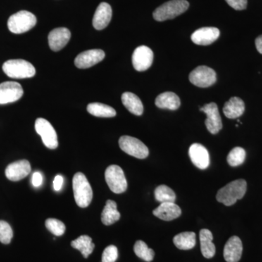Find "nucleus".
Masks as SVG:
<instances>
[{"label": "nucleus", "instance_id": "f257e3e1", "mask_svg": "<svg viewBox=\"0 0 262 262\" xmlns=\"http://www.w3.org/2000/svg\"><path fill=\"white\" fill-rule=\"evenodd\" d=\"M247 190V183L244 179H237L220 189L216 194L217 201L226 206H231L244 198Z\"/></svg>", "mask_w": 262, "mask_h": 262}, {"label": "nucleus", "instance_id": "f03ea898", "mask_svg": "<svg viewBox=\"0 0 262 262\" xmlns=\"http://www.w3.org/2000/svg\"><path fill=\"white\" fill-rule=\"evenodd\" d=\"M74 196L77 206L80 208H87L91 204L93 199V190L91 184L82 173H77L74 176Z\"/></svg>", "mask_w": 262, "mask_h": 262}, {"label": "nucleus", "instance_id": "7ed1b4c3", "mask_svg": "<svg viewBox=\"0 0 262 262\" xmlns=\"http://www.w3.org/2000/svg\"><path fill=\"white\" fill-rule=\"evenodd\" d=\"M189 6L187 0H170L158 7L153 13V17L158 21L170 20L187 11Z\"/></svg>", "mask_w": 262, "mask_h": 262}, {"label": "nucleus", "instance_id": "20e7f679", "mask_svg": "<svg viewBox=\"0 0 262 262\" xmlns=\"http://www.w3.org/2000/svg\"><path fill=\"white\" fill-rule=\"evenodd\" d=\"M3 72L10 78L24 79L34 77L36 70L29 61L23 59H12L5 62Z\"/></svg>", "mask_w": 262, "mask_h": 262}, {"label": "nucleus", "instance_id": "39448f33", "mask_svg": "<svg viewBox=\"0 0 262 262\" xmlns=\"http://www.w3.org/2000/svg\"><path fill=\"white\" fill-rule=\"evenodd\" d=\"M37 24L35 15L27 10H21L12 15L8 19V27L13 34H23L28 32Z\"/></svg>", "mask_w": 262, "mask_h": 262}, {"label": "nucleus", "instance_id": "423d86ee", "mask_svg": "<svg viewBox=\"0 0 262 262\" xmlns=\"http://www.w3.org/2000/svg\"><path fill=\"white\" fill-rule=\"evenodd\" d=\"M105 179L108 187L114 193L121 194L126 191V178L123 170L118 165H112L108 166L105 171Z\"/></svg>", "mask_w": 262, "mask_h": 262}, {"label": "nucleus", "instance_id": "0eeeda50", "mask_svg": "<svg viewBox=\"0 0 262 262\" xmlns=\"http://www.w3.org/2000/svg\"><path fill=\"white\" fill-rule=\"evenodd\" d=\"M119 145L122 151L138 159H145L149 155L147 146L142 141L131 136L120 137Z\"/></svg>", "mask_w": 262, "mask_h": 262}, {"label": "nucleus", "instance_id": "6e6552de", "mask_svg": "<svg viewBox=\"0 0 262 262\" xmlns=\"http://www.w3.org/2000/svg\"><path fill=\"white\" fill-rule=\"evenodd\" d=\"M35 130L42 138L46 147L55 149L58 147V136L51 123L44 118H38L35 122Z\"/></svg>", "mask_w": 262, "mask_h": 262}, {"label": "nucleus", "instance_id": "1a4fd4ad", "mask_svg": "<svg viewBox=\"0 0 262 262\" xmlns=\"http://www.w3.org/2000/svg\"><path fill=\"white\" fill-rule=\"evenodd\" d=\"M189 81L200 88H208L216 81L215 71L206 66H200L189 74Z\"/></svg>", "mask_w": 262, "mask_h": 262}, {"label": "nucleus", "instance_id": "9d476101", "mask_svg": "<svg viewBox=\"0 0 262 262\" xmlns=\"http://www.w3.org/2000/svg\"><path fill=\"white\" fill-rule=\"evenodd\" d=\"M200 110L207 115L205 124L208 130L212 134H218L222 130V122L216 103H208L202 106Z\"/></svg>", "mask_w": 262, "mask_h": 262}, {"label": "nucleus", "instance_id": "9b49d317", "mask_svg": "<svg viewBox=\"0 0 262 262\" xmlns=\"http://www.w3.org/2000/svg\"><path fill=\"white\" fill-rule=\"evenodd\" d=\"M23 95L24 90L18 82L8 81L0 84V104L15 102Z\"/></svg>", "mask_w": 262, "mask_h": 262}, {"label": "nucleus", "instance_id": "f8f14e48", "mask_svg": "<svg viewBox=\"0 0 262 262\" xmlns=\"http://www.w3.org/2000/svg\"><path fill=\"white\" fill-rule=\"evenodd\" d=\"M154 54L147 46H141L136 48L133 53V66L136 71L144 72L152 64Z\"/></svg>", "mask_w": 262, "mask_h": 262}, {"label": "nucleus", "instance_id": "ddd939ff", "mask_svg": "<svg viewBox=\"0 0 262 262\" xmlns=\"http://www.w3.org/2000/svg\"><path fill=\"white\" fill-rule=\"evenodd\" d=\"M105 53L102 50H89L77 56L75 60V66L79 69L90 68L103 61Z\"/></svg>", "mask_w": 262, "mask_h": 262}, {"label": "nucleus", "instance_id": "4468645a", "mask_svg": "<svg viewBox=\"0 0 262 262\" xmlns=\"http://www.w3.org/2000/svg\"><path fill=\"white\" fill-rule=\"evenodd\" d=\"M31 165L28 160H22L10 164L5 170L7 178L13 182H18L30 173Z\"/></svg>", "mask_w": 262, "mask_h": 262}, {"label": "nucleus", "instance_id": "2eb2a0df", "mask_svg": "<svg viewBox=\"0 0 262 262\" xmlns=\"http://www.w3.org/2000/svg\"><path fill=\"white\" fill-rule=\"evenodd\" d=\"M71 38V32L64 27L56 28L52 30L48 35V43L52 51H61L67 46Z\"/></svg>", "mask_w": 262, "mask_h": 262}, {"label": "nucleus", "instance_id": "dca6fc26", "mask_svg": "<svg viewBox=\"0 0 262 262\" xmlns=\"http://www.w3.org/2000/svg\"><path fill=\"white\" fill-rule=\"evenodd\" d=\"M189 155L192 163L196 168L204 170L209 166V153L202 144H193L191 145L189 149Z\"/></svg>", "mask_w": 262, "mask_h": 262}, {"label": "nucleus", "instance_id": "f3484780", "mask_svg": "<svg viewBox=\"0 0 262 262\" xmlns=\"http://www.w3.org/2000/svg\"><path fill=\"white\" fill-rule=\"evenodd\" d=\"M220 32L215 27H203L192 34V42L198 46H209L220 37Z\"/></svg>", "mask_w": 262, "mask_h": 262}, {"label": "nucleus", "instance_id": "a211bd4d", "mask_svg": "<svg viewBox=\"0 0 262 262\" xmlns=\"http://www.w3.org/2000/svg\"><path fill=\"white\" fill-rule=\"evenodd\" d=\"M113 10L111 6L106 3H101L98 5L93 18V25L97 30L106 28L111 21Z\"/></svg>", "mask_w": 262, "mask_h": 262}, {"label": "nucleus", "instance_id": "6ab92c4d", "mask_svg": "<svg viewBox=\"0 0 262 262\" xmlns=\"http://www.w3.org/2000/svg\"><path fill=\"white\" fill-rule=\"evenodd\" d=\"M243 244L237 236L230 237L224 248V257L227 262H238L242 256Z\"/></svg>", "mask_w": 262, "mask_h": 262}, {"label": "nucleus", "instance_id": "aec40b11", "mask_svg": "<svg viewBox=\"0 0 262 262\" xmlns=\"http://www.w3.org/2000/svg\"><path fill=\"white\" fill-rule=\"evenodd\" d=\"M153 214L162 220L172 221L180 216L182 210L175 203H163L153 211Z\"/></svg>", "mask_w": 262, "mask_h": 262}, {"label": "nucleus", "instance_id": "412c9836", "mask_svg": "<svg viewBox=\"0 0 262 262\" xmlns=\"http://www.w3.org/2000/svg\"><path fill=\"white\" fill-rule=\"evenodd\" d=\"M245 112V103L241 98L232 97L225 103L223 113L229 119H236L241 117Z\"/></svg>", "mask_w": 262, "mask_h": 262}, {"label": "nucleus", "instance_id": "4be33fe9", "mask_svg": "<svg viewBox=\"0 0 262 262\" xmlns=\"http://www.w3.org/2000/svg\"><path fill=\"white\" fill-rule=\"evenodd\" d=\"M155 105L160 108L177 110L181 105L180 98L173 92L163 93L157 97Z\"/></svg>", "mask_w": 262, "mask_h": 262}, {"label": "nucleus", "instance_id": "5701e85b", "mask_svg": "<svg viewBox=\"0 0 262 262\" xmlns=\"http://www.w3.org/2000/svg\"><path fill=\"white\" fill-rule=\"evenodd\" d=\"M200 241L203 256L206 258L213 257L215 253V246L213 244V234L211 231L206 229H201L200 232Z\"/></svg>", "mask_w": 262, "mask_h": 262}, {"label": "nucleus", "instance_id": "b1692460", "mask_svg": "<svg viewBox=\"0 0 262 262\" xmlns=\"http://www.w3.org/2000/svg\"><path fill=\"white\" fill-rule=\"evenodd\" d=\"M122 102L130 113L140 116L144 113V106L140 98L130 92H125L122 95Z\"/></svg>", "mask_w": 262, "mask_h": 262}, {"label": "nucleus", "instance_id": "393cba45", "mask_svg": "<svg viewBox=\"0 0 262 262\" xmlns=\"http://www.w3.org/2000/svg\"><path fill=\"white\" fill-rule=\"evenodd\" d=\"M120 219V212L117 211V203L108 200L101 213V222L104 225H113Z\"/></svg>", "mask_w": 262, "mask_h": 262}, {"label": "nucleus", "instance_id": "a878e982", "mask_svg": "<svg viewBox=\"0 0 262 262\" xmlns=\"http://www.w3.org/2000/svg\"><path fill=\"white\" fill-rule=\"evenodd\" d=\"M173 244L180 250H190L195 246L196 234L192 232H182L173 237Z\"/></svg>", "mask_w": 262, "mask_h": 262}, {"label": "nucleus", "instance_id": "bb28decb", "mask_svg": "<svg viewBox=\"0 0 262 262\" xmlns=\"http://www.w3.org/2000/svg\"><path fill=\"white\" fill-rule=\"evenodd\" d=\"M71 246L79 250L84 258H87L94 251L95 245L92 239L88 235H82L71 243Z\"/></svg>", "mask_w": 262, "mask_h": 262}, {"label": "nucleus", "instance_id": "cd10ccee", "mask_svg": "<svg viewBox=\"0 0 262 262\" xmlns=\"http://www.w3.org/2000/svg\"><path fill=\"white\" fill-rule=\"evenodd\" d=\"M87 110L91 115L95 117H114L117 115L115 108L101 103H89Z\"/></svg>", "mask_w": 262, "mask_h": 262}, {"label": "nucleus", "instance_id": "c85d7f7f", "mask_svg": "<svg viewBox=\"0 0 262 262\" xmlns=\"http://www.w3.org/2000/svg\"><path fill=\"white\" fill-rule=\"evenodd\" d=\"M155 199L160 203H175L177 196L173 189L166 185H160L155 191Z\"/></svg>", "mask_w": 262, "mask_h": 262}, {"label": "nucleus", "instance_id": "c756f323", "mask_svg": "<svg viewBox=\"0 0 262 262\" xmlns=\"http://www.w3.org/2000/svg\"><path fill=\"white\" fill-rule=\"evenodd\" d=\"M134 250L136 256L144 261L150 262L154 258L155 251L151 248H148L147 245L144 241H136Z\"/></svg>", "mask_w": 262, "mask_h": 262}, {"label": "nucleus", "instance_id": "7c9ffc66", "mask_svg": "<svg viewBox=\"0 0 262 262\" xmlns=\"http://www.w3.org/2000/svg\"><path fill=\"white\" fill-rule=\"evenodd\" d=\"M246 152L244 148L234 147L231 150L227 156V160L229 165L232 167H237L242 165L246 160Z\"/></svg>", "mask_w": 262, "mask_h": 262}, {"label": "nucleus", "instance_id": "2f4dec72", "mask_svg": "<svg viewBox=\"0 0 262 262\" xmlns=\"http://www.w3.org/2000/svg\"><path fill=\"white\" fill-rule=\"evenodd\" d=\"M46 228L56 236H61L64 234L66 227L61 221L56 219H48L46 221Z\"/></svg>", "mask_w": 262, "mask_h": 262}, {"label": "nucleus", "instance_id": "473e14b6", "mask_svg": "<svg viewBox=\"0 0 262 262\" xmlns=\"http://www.w3.org/2000/svg\"><path fill=\"white\" fill-rule=\"evenodd\" d=\"M13 237V229L8 222L0 221V242L9 244Z\"/></svg>", "mask_w": 262, "mask_h": 262}, {"label": "nucleus", "instance_id": "72a5a7b5", "mask_svg": "<svg viewBox=\"0 0 262 262\" xmlns=\"http://www.w3.org/2000/svg\"><path fill=\"white\" fill-rule=\"evenodd\" d=\"M118 258V250L116 246H108L105 248L102 254V262H115Z\"/></svg>", "mask_w": 262, "mask_h": 262}, {"label": "nucleus", "instance_id": "f704fd0d", "mask_svg": "<svg viewBox=\"0 0 262 262\" xmlns=\"http://www.w3.org/2000/svg\"><path fill=\"white\" fill-rule=\"evenodd\" d=\"M229 6L236 10H243L247 8V0H225Z\"/></svg>", "mask_w": 262, "mask_h": 262}, {"label": "nucleus", "instance_id": "c9c22d12", "mask_svg": "<svg viewBox=\"0 0 262 262\" xmlns=\"http://www.w3.org/2000/svg\"><path fill=\"white\" fill-rule=\"evenodd\" d=\"M42 174L39 172H35L32 176V184L35 187H39L42 185Z\"/></svg>", "mask_w": 262, "mask_h": 262}, {"label": "nucleus", "instance_id": "e433bc0d", "mask_svg": "<svg viewBox=\"0 0 262 262\" xmlns=\"http://www.w3.org/2000/svg\"><path fill=\"white\" fill-rule=\"evenodd\" d=\"M63 179L61 176L57 175L55 177L54 181H53V188L55 190L60 191L61 190L62 185H63Z\"/></svg>", "mask_w": 262, "mask_h": 262}, {"label": "nucleus", "instance_id": "4c0bfd02", "mask_svg": "<svg viewBox=\"0 0 262 262\" xmlns=\"http://www.w3.org/2000/svg\"><path fill=\"white\" fill-rule=\"evenodd\" d=\"M255 44H256V48L257 49L258 53L262 54V35L258 36L255 40Z\"/></svg>", "mask_w": 262, "mask_h": 262}]
</instances>
